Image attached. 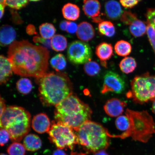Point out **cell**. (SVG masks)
Segmentation results:
<instances>
[{"label":"cell","instance_id":"obj_19","mask_svg":"<svg viewBox=\"0 0 155 155\" xmlns=\"http://www.w3.org/2000/svg\"><path fill=\"white\" fill-rule=\"evenodd\" d=\"M23 143L26 150L31 152H35L39 150L42 144L40 137L34 134L27 135L24 137Z\"/></svg>","mask_w":155,"mask_h":155},{"label":"cell","instance_id":"obj_48","mask_svg":"<svg viewBox=\"0 0 155 155\" xmlns=\"http://www.w3.org/2000/svg\"><path fill=\"white\" fill-rule=\"evenodd\" d=\"M150 25L151 26H152L155 32V24H152V25Z\"/></svg>","mask_w":155,"mask_h":155},{"label":"cell","instance_id":"obj_38","mask_svg":"<svg viewBox=\"0 0 155 155\" xmlns=\"http://www.w3.org/2000/svg\"><path fill=\"white\" fill-rule=\"evenodd\" d=\"M78 26L74 22L69 21L67 29V32L69 33L73 34L77 32Z\"/></svg>","mask_w":155,"mask_h":155},{"label":"cell","instance_id":"obj_31","mask_svg":"<svg viewBox=\"0 0 155 155\" xmlns=\"http://www.w3.org/2000/svg\"><path fill=\"white\" fill-rule=\"evenodd\" d=\"M116 127L119 130L127 131L130 127L129 119L127 115H121L118 117L115 121Z\"/></svg>","mask_w":155,"mask_h":155},{"label":"cell","instance_id":"obj_39","mask_svg":"<svg viewBox=\"0 0 155 155\" xmlns=\"http://www.w3.org/2000/svg\"><path fill=\"white\" fill-rule=\"evenodd\" d=\"M34 42L35 43H40L44 45L48 46V47H50L51 46V44H50V41L48 40L42 38H41L38 36H36L34 37L33 39Z\"/></svg>","mask_w":155,"mask_h":155},{"label":"cell","instance_id":"obj_29","mask_svg":"<svg viewBox=\"0 0 155 155\" xmlns=\"http://www.w3.org/2000/svg\"><path fill=\"white\" fill-rule=\"evenodd\" d=\"M84 69L85 73L90 76H94L100 72L101 68L98 64L94 61H90L85 64Z\"/></svg>","mask_w":155,"mask_h":155},{"label":"cell","instance_id":"obj_5","mask_svg":"<svg viewBox=\"0 0 155 155\" xmlns=\"http://www.w3.org/2000/svg\"><path fill=\"white\" fill-rule=\"evenodd\" d=\"M125 114L130 123L128 130L120 135L110 134V137L121 139L131 137L135 141L148 142L155 134V124L152 116L147 111H135L129 109L126 110Z\"/></svg>","mask_w":155,"mask_h":155},{"label":"cell","instance_id":"obj_6","mask_svg":"<svg viewBox=\"0 0 155 155\" xmlns=\"http://www.w3.org/2000/svg\"><path fill=\"white\" fill-rule=\"evenodd\" d=\"M76 132L78 144L89 152L95 153L109 146V133L100 124L87 121Z\"/></svg>","mask_w":155,"mask_h":155},{"label":"cell","instance_id":"obj_45","mask_svg":"<svg viewBox=\"0 0 155 155\" xmlns=\"http://www.w3.org/2000/svg\"><path fill=\"white\" fill-rule=\"evenodd\" d=\"M94 155H109L104 150H101L98 151L95 153Z\"/></svg>","mask_w":155,"mask_h":155},{"label":"cell","instance_id":"obj_40","mask_svg":"<svg viewBox=\"0 0 155 155\" xmlns=\"http://www.w3.org/2000/svg\"><path fill=\"white\" fill-rule=\"evenodd\" d=\"M26 31L27 33L30 35L36 34L35 28L32 25H29L27 27Z\"/></svg>","mask_w":155,"mask_h":155},{"label":"cell","instance_id":"obj_30","mask_svg":"<svg viewBox=\"0 0 155 155\" xmlns=\"http://www.w3.org/2000/svg\"><path fill=\"white\" fill-rule=\"evenodd\" d=\"M9 155H25L26 148L24 145L18 142H14L7 149Z\"/></svg>","mask_w":155,"mask_h":155},{"label":"cell","instance_id":"obj_34","mask_svg":"<svg viewBox=\"0 0 155 155\" xmlns=\"http://www.w3.org/2000/svg\"><path fill=\"white\" fill-rule=\"evenodd\" d=\"M147 26V35L155 53V32L150 25L148 24Z\"/></svg>","mask_w":155,"mask_h":155},{"label":"cell","instance_id":"obj_36","mask_svg":"<svg viewBox=\"0 0 155 155\" xmlns=\"http://www.w3.org/2000/svg\"><path fill=\"white\" fill-rule=\"evenodd\" d=\"M146 15L148 24H155V8L147 9Z\"/></svg>","mask_w":155,"mask_h":155},{"label":"cell","instance_id":"obj_20","mask_svg":"<svg viewBox=\"0 0 155 155\" xmlns=\"http://www.w3.org/2000/svg\"><path fill=\"white\" fill-rule=\"evenodd\" d=\"M62 12L64 18L70 21L77 20L80 15L79 8L77 5L70 3L64 5Z\"/></svg>","mask_w":155,"mask_h":155},{"label":"cell","instance_id":"obj_17","mask_svg":"<svg viewBox=\"0 0 155 155\" xmlns=\"http://www.w3.org/2000/svg\"><path fill=\"white\" fill-rule=\"evenodd\" d=\"M13 69L8 58L1 55L0 57V83L5 84L12 74Z\"/></svg>","mask_w":155,"mask_h":155},{"label":"cell","instance_id":"obj_23","mask_svg":"<svg viewBox=\"0 0 155 155\" xmlns=\"http://www.w3.org/2000/svg\"><path fill=\"white\" fill-rule=\"evenodd\" d=\"M137 67V63L134 58L126 57L121 60L119 67L122 72L127 74L133 72Z\"/></svg>","mask_w":155,"mask_h":155},{"label":"cell","instance_id":"obj_41","mask_svg":"<svg viewBox=\"0 0 155 155\" xmlns=\"http://www.w3.org/2000/svg\"><path fill=\"white\" fill-rule=\"evenodd\" d=\"M1 108H0V115L1 116L5 111L7 107H6L5 100L2 98L1 97Z\"/></svg>","mask_w":155,"mask_h":155},{"label":"cell","instance_id":"obj_7","mask_svg":"<svg viewBox=\"0 0 155 155\" xmlns=\"http://www.w3.org/2000/svg\"><path fill=\"white\" fill-rule=\"evenodd\" d=\"M131 86L127 96L136 103L143 104L155 100V75L147 73L136 76L131 81Z\"/></svg>","mask_w":155,"mask_h":155},{"label":"cell","instance_id":"obj_25","mask_svg":"<svg viewBox=\"0 0 155 155\" xmlns=\"http://www.w3.org/2000/svg\"><path fill=\"white\" fill-rule=\"evenodd\" d=\"M98 31L103 35L112 37L115 34V28L114 25L109 21H103L99 24Z\"/></svg>","mask_w":155,"mask_h":155},{"label":"cell","instance_id":"obj_43","mask_svg":"<svg viewBox=\"0 0 155 155\" xmlns=\"http://www.w3.org/2000/svg\"><path fill=\"white\" fill-rule=\"evenodd\" d=\"M68 22L69 21H61L60 24V28H61L62 30L66 31Z\"/></svg>","mask_w":155,"mask_h":155},{"label":"cell","instance_id":"obj_13","mask_svg":"<svg viewBox=\"0 0 155 155\" xmlns=\"http://www.w3.org/2000/svg\"><path fill=\"white\" fill-rule=\"evenodd\" d=\"M32 127L38 133L42 134L48 132L51 127L49 118L45 114H37L33 118Z\"/></svg>","mask_w":155,"mask_h":155},{"label":"cell","instance_id":"obj_14","mask_svg":"<svg viewBox=\"0 0 155 155\" xmlns=\"http://www.w3.org/2000/svg\"><path fill=\"white\" fill-rule=\"evenodd\" d=\"M96 54L102 65L106 67V61L113 55V48L111 44L103 42L99 44L96 49Z\"/></svg>","mask_w":155,"mask_h":155},{"label":"cell","instance_id":"obj_32","mask_svg":"<svg viewBox=\"0 0 155 155\" xmlns=\"http://www.w3.org/2000/svg\"><path fill=\"white\" fill-rule=\"evenodd\" d=\"M28 1L27 0H17V1H10L5 0L6 5L15 9H19L23 8L28 4Z\"/></svg>","mask_w":155,"mask_h":155},{"label":"cell","instance_id":"obj_12","mask_svg":"<svg viewBox=\"0 0 155 155\" xmlns=\"http://www.w3.org/2000/svg\"><path fill=\"white\" fill-rule=\"evenodd\" d=\"M127 105V103L117 98H112L107 101L104 108V111L110 117H116L121 116Z\"/></svg>","mask_w":155,"mask_h":155},{"label":"cell","instance_id":"obj_33","mask_svg":"<svg viewBox=\"0 0 155 155\" xmlns=\"http://www.w3.org/2000/svg\"><path fill=\"white\" fill-rule=\"evenodd\" d=\"M137 19V15L130 11H124L121 17V22L124 24L129 26Z\"/></svg>","mask_w":155,"mask_h":155},{"label":"cell","instance_id":"obj_10","mask_svg":"<svg viewBox=\"0 0 155 155\" xmlns=\"http://www.w3.org/2000/svg\"><path fill=\"white\" fill-rule=\"evenodd\" d=\"M125 88V81L117 73L107 71L104 77V84L101 93L103 94L112 92L120 94Z\"/></svg>","mask_w":155,"mask_h":155},{"label":"cell","instance_id":"obj_22","mask_svg":"<svg viewBox=\"0 0 155 155\" xmlns=\"http://www.w3.org/2000/svg\"><path fill=\"white\" fill-rule=\"evenodd\" d=\"M51 47L54 51H62L64 50L67 46V40L62 35H55L50 41Z\"/></svg>","mask_w":155,"mask_h":155},{"label":"cell","instance_id":"obj_47","mask_svg":"<svg viewBox=\"0 0 155 155\" xmlns=\"http://www.w3.org/2000/svg\"><path fill=\"white\" fill-rule=\"evenodd\" d=\"M70 155H86V154L83 153H78L77 152H71Z\"/></svg>","mask_w":155,"mask_h":155},{"label":"cell","instance_id":"obj_42","mask_svg":"<svg viewBox=\"0 0 155 155\" xmlns=\"http://www.w3.org/2000/svg\"><path fill=\"white\" fill-rule=\"evenodd\" d=\"M5 0L0 1V12H1L0 17H1V19L3 16L4 13L5 8Z\"/></svg>","mask_w":155,"mask_h":155},{"label":"cell","instance_id":"obj_27","mask_svg":"<svg viewBox=\"0 0 155 155\" xmlns=\"http://www.w3.org/2000/svg\"><path fill=\"white\" fill-rule=\"evenodd\" d=\"M50 63L52 67L57 71L63 70L67 65V61L65 56L61 54H58L52 58Z\"/></svg>","mask_w":155,"mask_h":155},{"label":"cell","instance_id":"obj_35","mask_svg":"<svg viewBox=\"0 0 155 155\" xmlns=\"http://www.w3.org/2000/svg\"><path fill=\"white\" fill-rule=\"evenodd\" d=\"M0 136V144L1 146H3L8 142L10 137L8 132L3 128H1Z\"/></svg>","mask_w":155,"mask_h":155},{"label":"cell","instance_id":"obj_15","mask_svg":"<svg viewBox=\"0 0 155 155\" xmlns=\"http://www.w3.org/2000/svg\"><path fill=\"white\" fill-rule=\"evenodd\" d=\"M77 37L83 42L92 39L95 36V31L92 25L87 22H83L78 25L76 32Z\"/></svg>","mask_w":155,"mask_h":155},{"label":"cell","instance_id":"obj_46","mask_svg":"<svg viewBox=\"0 0 155 155\" xmlns=\"http://www.w3.org/2000/svg\"><path fill=\"white\" fill-rule=\"evenodd\" d=\"M152 111L155 115V100L153 101L152 105Z\"/></svg>","mask_w":155,"mask_h":155},{"label":"cell","instance_id":"obj_3","mask_svg":"<svg viewBox=\"0 0 155 155\" xmlns=\"http://www.w3.org/2000/svg\"><path fill=\"white\" fill-rule=\"evenodd\" d=\"M92 113L88 104L73 94L55 106L54 117L56 122L77 131L85 122L90 120Z\"/></svg>","mask_w":155,"mask_h":155},{"label":"cell","instance_id":"obj_11","mask_svg":"<svg viewBox=\"0 0 155 155\" xmlns=\"http://www.w3.org/2000/svg\"><path fill=\"white\" fill-rule=\"evenodd\" d=\"M83 2V11L87 16L91 18L94 22L100 23L103 21L100 16L101 5L99 2L95 0H86Z\"/></svg>","mask_w":155,"mask_h":155},{"label":"cell","instance_id":"obj_37","mask_svg":"<svg viewBox=\"0 0 155 155\" xmlns=\"http://www.w3.org/2000/svg\"><path fill=\"white\" fill-rule=\"evenodd\" d=\"M140 1L136 0H131V1H126V0H121L120 3L123 7L127 8H132L138 4Z\"/></svg>","mask_w":155,"mask_h":155},{"label":"cell","instance_id":"obj_9","mask_svg":"<svg viewBox=\"0 0 155 155\" xmlns=\"http://www.w3.org/2000/svg\"><path fill=\"white\" fill-rule=\"evenodd\" d=\"M67 56L69 61L75 64H85L91 60V48L84 42L75 41L69 44Z\"/></svg>","mask_w":155,"mask_h":155},{"label":"cell","instance_id":"obj_49","mask_svg":"<svg viewBox=\"0 0 155 155\" xmlns=\"http://www.w3.org/2000/svg\"><path fill=\"white\" fill-rule=\"evenodd\" d=\"M1 155H8L6 154H4V153H2V154H1Z\"/></svg>","mask_w":155,"mask_h":155},{"label":"cell","instance_id":"obj_28","mask_svg":"<svg viewBox=\"0 0 155 155\" xmlns=\"http://www.w3.org/2000/svg\"><path fill=\"white\" fill-rule=\"evenodd\" d=\"M16 87L17 90L21 94H28L32 91V83L30 79L26 78H22L17 81Z\"/></svg>","mask_w":155,"mask_h":155},{"label":"cell","instance_id":"obj_1","mask_svg":"<svg viewBox=\"0 0 155 155\" xmlns=\"http://www.w3.org/2000/svg\"><path fill=\"white\" fill-rule=\"evenodd\" d=\"M8 57L15 74L37 78L47 73L49 52L45 47L15 41L9 46Z\"/></svg>","mask_w":155,"mask_h":155},{"label":"cell","instance_id":"obj_24","mask_svg":"<svg viewBox=\"0 0 155 155\" xmlns=\"http://www.w3.org/2000/svg\"><path fill=\"white\" fill-rule=\"evenodd\" d=\"M114 48L118 55L121 57H126L131 53L132 46L128 42L121 40L116 42Z\"/></svg>","mask_w":155,"mask_h":155},{"label":"cell","instance_id":"obj_18","mask_svg":"<svg viewBox=\"0 0 155 155\" xmlns=\"http://www.w3.org/2000/svg\"><path fill=\"white\" fill-rule=\"evenodd\" d=\"M107 16L112 20H117L121 17L123 11L120 4L115 1H108L104 5Z\"/></svg>","mask_w":155,"mask_h":155},{"label":"cell","instance_id":"obj_21","mask_svg":"<svg viewBox=\"0 0 155 155\" xmlns=\"http://www.w3.org/2000/svg\"><path fill=\"white\" fill-rule=\"evenodd\" d=\"M147 26L143 21L137 19L130 25V31L135 37H140L146 33Z\"/></svg>","mask_w":155,"mask_h":155},{"label":"cell","instance_id":"obj_16","mask_svg":"<svg viewBox=\"0 0 155 155\" xmlns=\"http://www.w3.org/2000/svg\"><path fill=\"white\" fill-rule=\"evenodd\" d=\"M16 38V32L12 27L4 25L0 31V43L2 46H6L14 42Z\"/></svg>","mask_w":155,"mask_h":155},{"label":"cell","instance_id":"obj_26","mask_svg":"<svg viewBox=\"0 0 155 155\" xmlns=\"http://www.w3.org/2000/svg\"><path fill=\"white\" fill-rule=\"evenodd\" d=\"M39 29L42 38L45 39L49 40L55 35L56 29L54 25L50 23H44L40 25Z\"/></svg>","mask_w":155,"mask_h":155},{"label":"cell","instance_id":"obj_2","mask_svg":"<svg viewBox=\"0 0 155 155\" xmlns=\"http://www.w3.org/2000/svg\"><path fill=\"white\" fill-rule=\"evenodd\" d=\"M36 80L41 101L44 105L56 106L73 94L72 83L64 73H46Z\"/></svg>","mask_w":155,"mask_h":155},{"label":"cell","instance_id":"obj_44","mask_svg":"<svg viewBox=\"0 0 155 155\" xmlns=\"http://www.w3.org/2000/svg\"><path fill=\"white\" fill-rule=\"evenodd\" d=\"M53 155H67V154L62 150L58 149L54 151Z\"/></svg>","mask_w":155,"mask_h":155},{"label":"cell","instance_id":"obj_8","mask_svg":"<svg viewBox=\"0 0 155 155\" xmlns=\"http://www.w3.org/2000/svg\"><path fill=\"white\" fill-rule=\"evenodd\" d=\"M74 130L69 126L54 122L48 132V138L58 149L68 148L73 150L75 145L78 144L76 133Z\"/></svg>","mask_w":155,"mask_h":155},{"label":"cell","instance_id":"obj_4","mask_svg":"<svg viewBox=\"0 0 155 155\" xmlns=\"http://www.w3.org/2000/svg\"><path fill=\"white\" fill-rule=\"evenodd\" d=\"M30 125V114L21 107H8L1 116V128L8 132L11 140L14 142L21 141L28 135Z\"/></svg>","mask_w":155,"mask_h":155}]
</instances>
